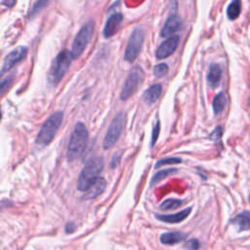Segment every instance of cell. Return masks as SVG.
<instances>
[{
  "label": "cell",
  "mask_w": 250,
  "mask_h": 250,
  "mask_svg": "<svg viewBox=\"0 0 250 250\" xmlns=\"http://www.w3.org/2000/svg\"><path fill=\"white\" fill-rule=\"evenodd\" d=\"M88 142V131L86 126L79 122L75 125L66 149V157L68 161L78 159L85 150Z\"/></svg>",
  "instance_id": "cell-1"
},
{
  "label": "cell",
  "mask_w": 250,
  "mask_h": 250,
  "mask_svg": "<svg viewBox=\"0 0 250 250\" xmlns=\"http://www.w3.org/2000/svg\"><path fill=\"white\" fill-rule=\"evenodd\" d=\"M104 166V158L101 156L90 159L83 167L78 180L77 188L81 191H86L90 186L99 178V174L102 172Z\"/></svg>",
  "instance_id": "cell-2"
},
{
  "label": "cell",
  "mask_w": 250,
  "mask_h": 250,
  "mask_svg": "<svg viewBox=\"0 0 250 250\" xmlns=\"http://www.w3.org/2000/svg\"><path fill=\"white\" fill-rule=\"evenodd\" d=\"M71 59V53L67 50H62L57 55L47 74V79L50 85L56 86L59 84V82L66 73L70 65Z\"/></svg>",
  "instance_id": "cell-3"
},
{
  "label": "cell",
  "mask_w": 250,
  "mask_h": 250,
  "mask_svg": "<svg viewBox=\"0 0 250 250\" xmlns=\"http://www.w3.org/2000/svg\"><path fill=\"white\" fill-rule=\"evenodd\" d=\"M63 114L62 111H57L53 113L42 125L41 129L39 130V133L36 137L35 143L38 146L43 147L49 145L52 140L54 139L56 133L61 127V124L62 122Z\"/></svg>",
  "instance_id": "cell-4"
},
{
  "label": "cell",
  "mask_w": 250,
  "mask_h": 250,
  "mask_svg": "<svg viewBox=\"0 0 250 250\" xmlns=\"http://www.w3.org/2000/svg\"><path fill=\"white\" fill-rule=\"evenodd\" d=\"M94 25H95L94 21H89L77 32V34L72 42V46H71V50H70L72 59H77L85 50L86 46L88 45V43L90 42V40L93 36Z\"/></svg>",
  "instance_id": "cell-5"
},
{
  "label": "cell",
  "mask_w": 250,
  "mask_h": 250,
  "mask_svg": "<svg viewBox=\"0 0 250 250\" xmlns=\"http://www.w3.org/2000/svg\"><path fill=\"white\" fill-rule=\"evenodd\" d=\"M144 41H145L144 29L141 27H136L132 31L125 48V52H124L125 61H127L128 62H133L138 58L142 50Z\"/></svg>",
  "instance_id": "cell-6"
},
{
  "label": "cell",
  "mask_w": 250,
  "mask_h": 250,
  "mask_svg": "<svg viewBox=\"0 0 250 250\" xmlns=\"http://www.w3.org/2000/svg\"><path fill=\"white\" fill-rule=\"evenodd\" d=\"M125 126V114L123 111L118 112L110 121L108 129L104 139V148L107 149L115 145L119 139L121 133L123 132Z\"/></svg>",
  "instance_id": "cell-7"
},
{
  "label": "cell",
  "mask_w": 250,
  "mask_h": 250,
  "mask_svg": "<svg viewBox=\"0 0 250 250\" xmlns=\"http://www.w3.org/2000/svg\"><path fill=\"white\" fill-rule=\"evenodd\" d=\"M145 78L144 70L140 66H135L130 73L128 74L123 88L120 93V99L122 101L128 100L132 95L135 94V92L139 89L141 84L143 83Z\"/></svg>",
  "instance_id": "cell-8"
},
{
  "label": "cell",
  "mask_w": 250,
  "mask_h": 250,
  "mask_svg": "<svg viewBox=\"0 0 250 250\" xmlns=\"http://www.w3.org/2000/svg\"><path fill=\"white\" fill-rule=\"evenodd\" d=\"M27 55V48L23 46H20L13 51H11L6 57L4 58L2 68H1V73H5L8 70H10L15 64L22 61Z\"/></svg>",
  "instance_id": "cell-9"
},
{
  "label": "cell",
  "mask_w": 250,
  "mask_h": 250,
  "mask_svg": "<svg viewBox=\"0 0 250 250\" xmlns=\"http://www.w3.org/2000/svg\"><path fill=\"white\" fill-rule=\"evenodd\" d=\"M179 42H180V37L178 35L170 36L168 39L163 41L157 48L155 53L156 58L158 60H162L171 56L178 48Z\"/></svg>",
  "instance_id": "cell-10"
},
{
  "label": "cell",
  "mask_w": 250,
  "mask_h": 250,
  "mask_svg": "<svg viewBox=\"0 0 250 250\" xmlns=\"http://www.w3.org/2000/svg\"><path fill=\"white\" fill-rule=\"evenodd\" d=\"M181 25H182L181 18L175 12L173 14H170V16L166 20V21L160 31V36L161 37L172 36L176 31H178L180 29Z\"/></svg>",
  "instance_id": "cell-11"
},
{
  "label": "cell",
  "mask_w": 250,
  "mask_h": 250,
  "mask_svg": "<svg viewBox=\"0 0 250 250\" xmlns=\"http://www.w3.org/2000/svg\"><path fill=\"white\" fill-rule=\"evenodd\" d=\"M122 20H123V16L121 13H114L112 14L106 21L105 24H104V38H109L111 36H113L118 27L120 26L121 22H122Z\"/></svg>",
  "instance_id": "cell-12"
},
{
  "label": "cell",
  "mask_w": 250,
  "mask_h": 250,
  "mask_svg": "<svg viewBox=\"0 0 250 250\" xmlns=\"http://www.w3.org/2000/svg\"><path fill=\"white\" fill-rule=\"evenodd\" d=\"M106 182L104 178H98L91 186L90 188L85 191V194L83 196L84 199H93L99 196L101 193H103L105 189Z\"/></svg>",
  "instance_id": "cell-13"
},
{
  "label": "cell",
  "mask_w": 250,
  "mask_h": 250,
  "mask_svg": "<svg viewBox=\"0 0 250 250\" xmlns=\"http://www.w3.org/2000/svg\"><path fill=\"white\" fill-rule=\"evenodd\" d=\"M191 208H186L180 212L174 213V214H170V215H160V214H156L155 218L158 219L159 221L165 222V223H169V224H176V223H180L182 221H184L190 213Z\"/></svg>",
  "instance_id": "cell-14"
},
{
  "label": "cell",
  "mask_w": 250,
  "mask_h": 250,
  "mask_svg": "<svg viewBox=\"0 0 250 250\" xmlns=\"http://www.w3.org/2000/svg\"><path fill=\"white\" fill-rule=\"evenodd\" d=\"M222 77V68L218 63H212L207 74V82L211 88H216Z\"/></svg>",
  "instance_id": "cell-15"
},
{
  "label": "cell",
  "mask_w": 250,
  "mask_h": 250,
  "mask_svg": "<svg viewBox=\"0 0 250 250\" xmlns=\"http://www.w3.org/2000/svg\"><path fill=\"white\" fill-rule=\"evenodd\" d=\"M232 225L237 227L238 230H249L250 229V212L243 211L236 215L230 222Z\"/></svg>",
  "instance_id": "cell-16"
},
{
  "label": "cell",
  "mask_w": 250,
  "mask_h": 250,
  "mask_svg": "<svg viewBox=\"0 0 250 250\" xmlns=\"http://www.w3.org/2000/svg\"><path fill=\"white\" fill-rule=\"evenodd\" d=\"M187 237V234L184 232L179 231H172V232H164L160 235V241L166 245H174L181 241H183Z\"/></svg>",
  "instance_id": "cell-17"
},
{
  "label": "cell",
  "mask_w": 250,
  "mask_h": 250,
  "mask_svg": "<svg viewBox=\"0 0 250 250\" xmlns=\"http://www.w3.org/2000/svg\"><path fill=\"white\" fill-rule=\"evenodd\" d=\"M162 91V87L161 84H153L151 85L144 94L143 99L145 101L146 104H151L154 102H156V100L160 97Z\"/></svg>",
  "instance_id": "cell-18"
},
{
  "label": "cell",
  "mask_w": 250,
  "mask_h": 250,
  "mask_svg": "<svg viewBox=\"0 0 250 250\" xmlns=\"http://www.w3.org/2000/svg\"><path fill=\"white\" fill-rule=\"evenodd\" d=\"M227 104V98H226V95L221 92L219 94H217L214 99H213V102H212V106H213V110H214V113L215 114H219L221 113L225 106Z\"/></svg>",
  "instance_id": "cell-19"
},
{
  "label": "cell",
  "mask_w": 250,
  "mask_h": 250,
  "mask_svg": "<svg viewBox=\"0 0 250 250\" xmlns=\"http://www.w3.org/2000/svg\"><path fill=\"white\" fill-rule=\"evenodd\" d=\"M241 12V0H232L227 8V16L229 20L237 19Z\"/></svg>",
  "instance_id": "cell-20"
},
{
  "label": "cell",
  "mask_w": 250,
  "mask_h": 250,
  "mask_svg": "<svg viewBox=\"0 0 250 250\" xmlns=\"http://www.w3.org/2000/svg\"><path fill=\"white\" fill-rule=\"evenodd\" d=\"M176 172H177V169H176V168H168V169L161 170V171L157 172V173L152 177L150 185L153 186V185L159 183L161 180L167 178L168 176H170V175H172V174H174V173H176Z\"/></svg>",
  "instance_id": "cell-21"
},
{
  "label": "cell",
  "mask_w": 250,
  "mask_h": 250,
  "mask_svg": "<svg viewBox=\"0 0 250 250\" xmlns=\"http://www.w3.org/2000/svg\"><path fill=\"white\" fill-rule=\"evenodd\" d=\"M183 201L180 199H175V198H169L164 200L161 204H160V209L167 211V210H174L179 208L180 206H182Z\"/></svg>",
  "instance_id": "cell-22"
},
{
  "label": "cell",
  "mask_w": 250,
  "mask_h": 250,
  "mask_svg": "<svg viewBox=\"0 0 250 250\" xmlns=\"http://www.w3.org/2000/svg\"><path fill=\"white\" fill-rule=\"evenodd\" d=\"M168 69H169L168 65L165 62L158 63L153 67V74H154V76L159 78V77H162V76L166 75L167 72H168Z\"/></svg>",
  "instance_id": "cell-23"
},
{
  "label": "cell",
  "mask_w": 250,
  "mask_h": 250,
  "mask_svg": "<svg viewBox=\"0 0 250 250\" xmlns=\"http://www.w3.org/2000/svg\"><path fill=\"white\" fill-rule=\"evenodd\" d=\"M48 2H49V0H36V2L34 3L33 7L31 8V10L29 12V18L34 17L41 9H43L47 5Z\"/></svg>",
  "instance_id": "cell-24"
},
{
  "label": "cell",
  "mask_w": 250,
  "mask_h": 250,
  "mask_svg": "<svg viewBox=\"0 0 250 250\" xmlns=\"http://www.w3.org/2000/svg\"><path fill=\"white\" fill-rule=\"evenodd\" d=\"M181 161H182V159L179 157H169V158H165V159H160L156 162L155 168H158L162 165H167V164H177V163H180Z\"/></svg>",
  "instance_id": "cell-25"
},
{
  "label": "cell",
  "mask_w": 250,
  "mask_h": 250,
  "mask_svg": "<svg viewBox=\"0 0 250 250\" xmlns=\"http://www.w3.org/2000/svg\"><path fill=\"white\" fill-rule=\"evenodd\" d=\"M223 136V127L218 125L213 131L212 133L209 135V139L213 142H219L221 140Z\"/></svg>",
  "instance_id": "cell-26"
},
{
  "label": "cell",
  "mask_w": 250,
  "mask_h": 250,
  "mask_svg": "<svg viewBox=\"0 0 250 250\" xmlns=\"http://www.w3.org/2000/svg\"><path fill=\"white\" fill-rule=\"evenodd\" d=\"M159 131H160V124H159V121H156V124L154 125L153 130H152L150 146H153V145L155 144V142H156V140H157V138H158V135H159Z\"/></svg>",
  "instance_id": "cell-27"
},
{
  "label": "cell",
  "mask_w": 250,
  "mask_h": 250,
  "mask_svg": "<svg viewBox=\"0 0 250 250\" xmlns=\"http://www.w3.org/2000/svg\"><path fill=\"white\" fill-rule=\"evenodd\" d=\"M121 156H122V151H117L113 154V156L111 158V161H110L111 168H115V167L118 166V164L120 162V159H121Z\"/></svg>",
  "instance_id": "cell-28"
},
{
  "label": "cell",
  "mask_w": 250,
  "mask_h": 250,
  "mask_svg": "<svg viewBox=\"0 0 250 250\" xmlns=\"http://www.w3.org/2000/svg\"><path fill=\"white\" fill-rule=\"evenodd\" d=\"M185 247H187V248H188V249H198V248L200 247V244H199V242H198L197 239H189V240L186 243Z\"/></svg>",
  "instance_id": "cell-29"
},
{
  "label": "cell",
  "mask_w": 250,
  "mask_h": 250,
  "mask_svg": "<svg viewBox=\"0 0 250 250\" xmlns=\"http://www.w3.org/2000/svg\"><path fill=\"white\" fill-rule=\"evenodd\" d=\"M75 225L73 224V223H67L66 224V227H65V231L67 232V233H69V232H72L74 229H75Z\"/></svg>",
  "instance_id": "cell-30"
},
{
  "label": "cell",
  "mask_w": 250,
  "mask_h": 250,
  "mask_svg": "<svg viewBox=\"0 0 250 250\" xmlns=\"http://www.w3.org/2000/svg\"><path fill=\"white\" fill-rule=\"evenodd\" d=\"M16 3V0H3L2 4L6 7H13Z\"/></svg>",
  "instance_id": "cell-31"
},
{
  "label": "cell",
  "mask_w": 250,
  "mask_h": 250,
  "mask_svg": "<svg viewBox=\"0 0 250 250\" xmlns=\"http://www.w3.org/2000/svg\"><path fill=\"white\" fill-rule=\"evenodd\" d=\"M248 104H249V106H250V98H249V101H248Z\"/></svg>",
  "instance_id": "cell-32"
},
{
  "label": "cell",
  "mask_w": 250,
  "mask_h": 250,
  "mask_svg": "<svg viewBox=\"0 0 250 250\" xmlns=\"http://www.w3.org/2000/svg\"><path fill=\"white\" fill-rule=\"evenodd\" d=\"M249 203H250V194H249Z\"/></svg>",
  "instance_id": "cell-33"
}]
</instances>
